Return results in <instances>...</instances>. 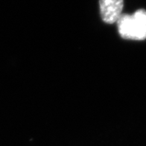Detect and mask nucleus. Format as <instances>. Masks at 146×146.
<instances>
[{
    "mask_svg": "<svg viewBox=\"0 0 146 146\" xmlns=\"http://www.w3.org/2000/svg\"><path fill=\"white\" fill-rule=\"evenodd\" d=\"M118 31L123 39L143 40L146 39V11L137 10L133 14H121L117 20Z\"/></svg>",
    "mask_w": 146,
    "mask_h": 146,
    "instance_id": "obj_1",
    "label": "nucleus"
},
{
    "mask_svg": "<svg viewBox=\"0 0 146 146\" xmlns=\"http://www.w3.org/2000/svg\"><path fill=\"white\" fill-rule=\"evenodd\" d=\"M99 7L102 20L108 24H113L121 17L124 0H99Z\"/></svg>",
    "mask_w": 146,
    "mask_h": 146,
    "instance_id": "obj_2",
    "label": "nucleus"
}]
</instances>
